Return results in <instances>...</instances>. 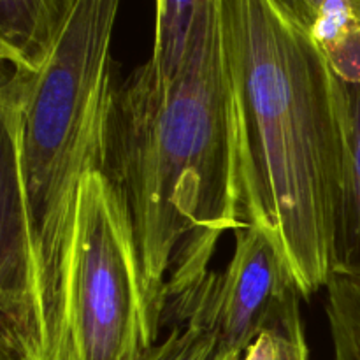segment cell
<instances>
[{
  "label": "cell",
  "instance_id": "obj_1",
  "mask_svg": "<svg viewBox=\"0 0 360 360\" xmlns=\"http://www.w3.org/2000/svg\"><path fill=\"white\" fill-rule=\"evenodd\" d=\"M246 150L225 25L169 77L139 65L116 88L104 172L132 217L160 326L195 290L225 232L248 224Z\"/></svg>",
  "mask_w": 360,
  "mask_h": 360
},
{
  "label": "cell",
  "instance_id": "obj_2",
  "mask_svg": "<svg viewBox=\"0 0 360 360\" xmlns=\"http://www.w3.org/2000/svg\"><path fill=\"white\" fill-rule=\"evenodd\" d=\"M246 150L248 224L266 227L308 301L334 271L347 155L340 77L309 27L278 0H227Z\"/></svg>",
  "mask_w": 360,
  "mask_h": 360
},
{
  "label": "cell",
  "instance_id": "obj_3",
  "mask_svg": "<svg viewBox=\"0 0 360 360\" xmlns=\"http://www.w3.org/2000/svg\"><path fill=\"white\" fill-rule=\"evenodd\" d=\"M122 0H74L42 67L13 69L0 91V123L14 134L28 231L48 326L58 338L77 192L104 171L115 104L112 32Z\"/></svg>",
  "mask_w": 360,
  "mask_h": 360
},
{
  "label": "cell",
  "instance_id": "obj_4",
  "mask_svg": "<svg viewBox=\"0 0 360 360\" xmlns=\"http://www.w3.org/2000/svg\"><path fill=\"white\" fill-rule=\"evenodd\" d=\"M160 330L127 202L104 171L88 172L77 192L62 319L49 360H143Z\"/></svg>",
  "mask_w": 360,
  "mask_h": 360
},
{
  "label": "cell",
  "instance_id": "obj_5",
  "mask_svg": "<svg viewBox=\"0 0 360 360\" xmlns=\"http://www.w3.org/2000/svg\"><path fill=\"white\" fill-rule=\"evenodd\" d=\"M301 297L290 269L266 227L246 224L234 232V252L221 273L169 309L162 327L199 323L217 340L213 360H241L250 345ZM302 299V297H301Z\"/></svg>",
  "mask_w": 360,
  "mask_h": 360
},
{
  "label": "cell",
  "instance_id": "obj_6",
  "mask_svg": "<svg viewBox=\"0 0 360 360\" xmlns=\"http://www.w3.org/2000/svg\"><path fill=\"white\" fill-rule=\"evenodd\" d=\"M74 0H0V55L13 69L39 70Z\"/></svg>",
  "mask_w": 360,
  "mask_h": 360
},
{
  "label": "cell",
  "instance_id": "obj_7",
  "mask_svg": "<svg viewBox=\"0 0 360 360\" xmlns=\"http://www.w3.org/2000/svg\"><path fill=\"white\" fill-rule=\"evenodd\" d=\"M341 84L347 105V155L334 231L333 273L360 278V79Z\"/></svg>",
  "mask_w": 360,
  "mask_h": 360
},
{
  "label": "cell",
  "instance_id": "obj_8",
  "mask_svg": "<svg viewBox=\"0 0 360 360\" xmlns=\"http://www.w3.org/2000/svg\"><path fill=\"white\" fill-rule=\"evenodd\" d=\"M326 288L333 360H360V278L333 273Z\"/></svg>",
  "mask_w": 360,
  "mask_h": 360
},
{
  "label": "cell",
  "instance_id": "obj_9",
  "mask_svg": "<svg viewBox=\"0 0 360 360\" xmlns=\"http://www.w3.org/2000/svg\"><path fill=\"white\" fill-rule=\"evenodd\" d=\"M292 299L285 311L253 341L241 360H309L299 302Z\"/></svg>",
  "mask_w": 360,
  "mask_h": 360
},
{
  "label": "cell",
  "instance_id": "obj_10",
  "mask_svg": "<svg viewBox=\"0 0 360 360\" xmlns=\"http://www.w3.org/2000/svg\"><path fill=\"white\" fill-rule=\"evenodd\" d=\"M217 340L206 327L199 323H185L172 327L164 341L155 345L143 360H211Z\"/></svg>",
  "mask_w": 360,
  "mask_h": 360
},
{
  "label": "cell",
  "instance_id": "obj_11",
  "mask_svg": "<svg viewBox=\"0 0 360 360\" xmlns=\"http://www.w3.org/2000/svg\"><path fill=\"white\" fill-rule=\"evenodd\" d=\"M278 2L287 7L288 11H292L302 23L311 27L323 0H278Z\"/></svg>",
  "mask_w": 360,
  "mask_h": 360
},
{
  "label": "cell",
  "instance_id": "obj_12",
  "mask_svg": "<svg viewBox=\"0 0 360 360\" xmlns=\"http://www.w3.org/2000/svg\"><path fill=\"white\" fill-rule=\"evenodd\" d=\"M354 6H355V9H357V13L360 16V0H354Z\"/></svg>",
  "mask_w": 360,
  "mask_h": 360
},
{
  "label": "cell",
  "instance_id": "obj_13",
  "mask_svg": "<svg viewBox=\"0 0 360 360\" xmlns=\"http://www.w3.org/2000/svg\"><path fill=\"white\" fill-rule=\"evenodd\" d=\"M211 360H213V359H211Z\"/></svg>",
  "mask_w": 360,
  "mask_h": 360
}]
</instances>
